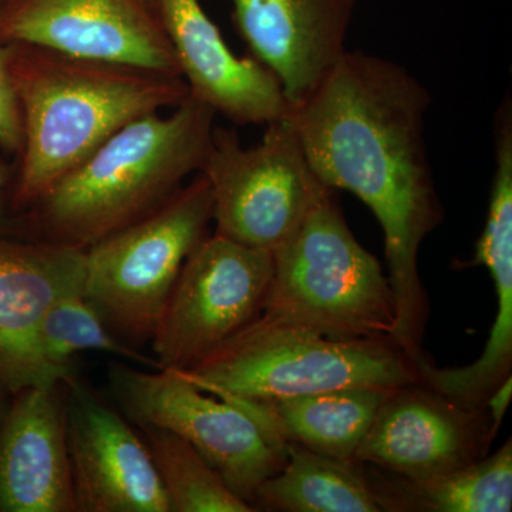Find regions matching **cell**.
<instances>
[{"label": "cell", "instance_id": "26", "mask_svg": "<svg viewBox=\"0 0 512 512\" xmlns=\"http://www.w3.org/2000/svg\"><path fill=\"white\" fill-rule=\"evenodd\" d=\"M8 397L0 396V423H2L3 417H5L6 412L9 409Z\"/></svg>", "mask_w": 512, "mask_h": 512}, {"label": "cell", "instance_id": "3", "mask_svg": "<svg viewBox=\"0 0 512 512\" xmlns=\"http://www.w3.org/2000/svg\"><path fill=\"white\" fill-rule=\"evenodd\" d=\"M215 116L188 96L168 116L131 121L23 212L22 238L86 251L153 214L200 173Z\"/></svg>", "mask_w": 512, "mask_h": 512}, {"label": "cell", "instance_id": "7", "mask_svg": "<svg viewBox=\"0 0 512 512\" xmlns=\"http://www.w3.org/2000/svg\"><path fill=\"white\" fill-rule=\"evenodd\" d=\"M200 174L214 198L215 232L271 252L295 234L330 190L313 173L291 114L266 124L254 147H242L232 128L214 127Z\"/></svg>", "mask_w": 512, "mask_h": 512}, {"label": "cell", "instance_id": "8", "mask_svg": "<svg viewBox=\"0 0 512 512\" xmlns=\"http://www.w3.org/2000/svg\"><path fill=\"white\" fill-rule=\"evenodd\" d=\"M109 387L131 423L183 437L248 504L259 485L285 464L286 447L269 439L249 414L198 389L177 370H140L114 362Z\"/></svg>", "mask_w": 512, "mask_h": 512}, {"label": "cell", "instance_id": "15", "mask_svg": "<svg viewBox=\"0 0 512 512\" xmlns=\"http://www.w3.org/2000/svg\"><path fill=\"white\" fill-rule=\"evenodd\" d=\"M232 23L249 56L284 87L292 110L348 52L359 0H231Z\"/></svg>", "mask_w": 512, "mask_h": 512}, {"label": "cell", "instance_id": "12", "mask_svg": "<svg viewBox=\"0 0 512 512\" xmlns=\"http://www.w3.org/2000/svg\"><path fill=\"white\" fill-rule=\"evenodd\" d=\"M420 384L387 394L357 448V463L406 480H426L483 456L494 439L484 409H467Z\"/></svg>", "mask_w": 512, "mask_h": 512}, {"label": "cell", "instance_id": "17", "mask_svg": "<svg viewBox=\"0 0 512 512\" xmlns=\"http://www.w3.org/2000/svg\"><path fill=\"white\" fill-rule=\"evenodd\" d=\"M0 512H76L63 380L12 397L0 423Z\"/></svg>", "mask_w": 512, "mask_h": 512}, {"label": "cell", "instance_id": "21", "mask_svg": "<svg viewBox=\"0 0 512 512\" xmlns=\"http://www.w3.org/2000/svg\"><path fill=\"white\" fill-rule=\"evenodd\" d=\"M89 350L121 357L148 369H161L156 359L121 342L107 329L80 286L50 306L40 325L37 353L49 382L59 383L72 375L73 357Z\"/></svg>", "mask_w": 512, "mask_h": 512}, {"label": "cell", "instance_id": "25", "mask_svg": "<svg viewBox=\"0 0 512 512\" xmlns=\"http://www.w3.org/2000/svg\"><path fill=\"white\" fill-rule=\"evenodd\" d=\"M10 184V170L5 161L0 160V227H5L6 204H8V190Z\"/></svg>", "mask_w": 512, "mask_h": 512}, {"label": "cell", "instance_id": "2", "mask_svg": "<svg viewBox=\"0 0 512 512\" xmlns=\"http://www.w3.org/2000/svg\"><path fill=\"white\" fill-rule=\"evenodd\" d=\"M9 47L23 121L12 205L22 214L128 123L190 96L183 77L43 47Z\"/></svg>", "mask_w": 512, "mask_h": 512}, {"label": "cell", "instance_id": "23", "mask_svg": "<svg viewBox=\"0 0 512 512\" xmlns=\"http://www.w3.org/2000/svg\"><path fill=\"white\" fill-rule=\"evenodd\" d=\"M22 146V110L10 72V47L0 43V148L20 154Z\"/></svg>", "mask_w": 512, "mask_h": 512}, {"label": "cell", "instance_id": "13", "mask_svg": "<svg viewBox=\"0 0 512 512\" xmlns=\"http://www.w3.org/2000/svg\"><path fill=\"white\" fill-rule=\"evenodd\" d=\"M156 15L191 97L235 124L266 126L292 113L278 77L234 55L200 0H156Z\"/></svg>", "mask_w": 512, "mask_h": 512}, {"label": "cell", "instance_id": "19", "mask_svg": "<svg viewBox=\"0 0 512 512\" xmlns=\"http://www.w3.org/2000/svg\"><path fill=\"white\" fill-rule=\"evenodd\" d=\"M286 512L383 511L369 471L357 461L286 444V461L256 490L252 507ZM256 510V508H255Z\"/></svg>", "mask_w": 512, "mask_h": 512}, {"label": "cell", "instance_id": "16", "mask_svg": "<svg viewBox=\"0 0 512 512\" xmlns=\"http://www.w3.org/2000/svg\"><path fill=\"white\" fill-rule=\"evenodd\" d=\"M495 171L490 208L471 265L493 276L497 315L483 355L471 365L439 369L419 362L423 382L451 402L484 409L488 396L511 376L512 365V119H495Z\"/></svg>", "mask_w": 512, "mask_h": 512}, {"label": "cell", "instance_id": "4", "mask_svg": "<svg viewBox=\"0 0 512 512\" xmlns=\"http://www.w3.org/2000/svg\"><path fill=\"white\" fill-rule=\"evenodd\" d=\"M180 373L212 396L242 400L423 383L417 363L393 340L330 339L264 315Z\"/></svg>", "mask_w": 512, "mask_h": 512}, {"label": "cell", "instance_id": "14", "mask_svg": "<svg viewBox=\"0 0 512 512\" xmlns=\"http://www.w3.org/2000/svg\"><path fill=\"white\" fill-rule=\"evenodd\" d=\"M86 251L55 242L0 238V396L49 382L37 336L47 311L84 285Z\"/></svg>", "mask_w": 512, "mask_h": 512}, {"label": "cell", "instance_id": "11", "mask_svg": "<svg viewBox=\"0 0 512 512\" xmlns=\"http://www.w3.org/2000/svg\"><path fill=\"white\" fill-rule=\"evenodd\" d=\"M63 387L76 512H171L140 431L74 372Z\"/></svg>", "mask_w": 512, "mask_h": 512}, {"label": "cell", "instance_id": "20", "mask_svg": "<svg viewBox=\"0 0 512 512\" xmlns=\"http://www.w3.org/2000/svg\"><path fill=\"white\" fill-rule=\"evenodd\" d=\"M370 477L383 511L510 512L512 441L493 456L426 480L384 478L380 474Z\"/></svg>", "mask_w": 512, "mask_h": 512}, {"label": "cell", "instance_id": "6", "mask_svg": "<svg viewBox=\"0 0 512 512\" xmlns=\"http://www.w3.org/2000/svg\"><path fill=\"white\" fill-rule=\"evenodd\" d=\"M211 221L214 198L200 174L153 214L86 249L84 296L117 339L138 350L151 342L185 259Z\"/></svg>", "mask_w": 512, "mask_h": 512}, {"label": "cell", "instance_id": "24", "mask_svg": "<svg viewBox=\"0 0 512 512\" xmlns=\"http://www.w3.org/2000/svg\"><path fill=\"white\" fill-rule=\"evenodd\" d=\"M512 396V380L511 376L505 382L501 383L493 393L488 396L485 406L490 412L491 431L493 436L497 434L498 427L503 421L505 412H507L508 404L511 402Z\"/></svg>", "mask_w": 512, "mask_h": 512}, {"label": "cell", "instance_id": "1", "mask_svg": "<svg viewBox=\"0 0 512 512\" xmlns=\"http://www.w3.org/2000/svg\"><path fill=\"white\" fill-rule=\"evenodd\" d=\"M429 106L426 87L400 64L346 52L291 113L320 183L352 192L379 221L399 311L397 343L416 363L426 359L429 315L419 252L444 217L424 138Z\"/></svg>", "mask_w": 512, "mask_h": 512}, {"label": "cell", "instance_id": "10", "mask_svg": "<svg viewBox=\"0 0 512 512\" xmlns=\"http://www.w3.org/2000/svg\"><path fill=\"white\" fill-rule=\"evenodd\" d=\"M0 43L183 77L143 0H2Z\"/></svg>", "mask_w": 512, "mask_h": 512}, {"label": "cell", "instance_id": "5", "mask_svg": "<svg viewBox=\"0 0 512 512\" xmlns=\"http://www.w3.org/2000/svg\"><path fill=\"white\" fill-rule=\"evenodd\" d=\"M272 254L274 274L261 315L330 339L397 343L392 285L350 231L335 191H326Z\"/></svg>", "mask_w": 512, "mask_h": 512}, {"label": "cell", "instance_id": "27", "mask_svg": "<svg viewBox=\"0 0 512 512\" xmlns=\"http://www.w3.org/2000/svg\"><path fill=\"white\" fill-rule=\"evenodd\" d=\"M143 2L147 3V5L156 12V0H143Z\"/></svg>", "mask_w": 512, "mask_h": 512}, {"label": "cell", "instance_id": "9", "mask_svg": "<svg viewBox=\"0 0 512 512\" xmlns=\"http://www.w3.org/2000/svg\"><path fill=\"white\" fill-rule=\"evenodd\" d=\"M274 254L215 232L185 259L153 339L161 369L184 372L258 318Z\"/></svg>", "mask_w": 512, "mask_h": 512}, {"label": "cell", "instance_id": "22", "mask_svg": "<svg viewBox=\"0 0 512 512\" xmlns=\"http://www.w3.org/2000/svg\"><path fill=\"white\" fill-rule=\"evenodd\" d=\"M171 512H252L197 448L173 431L140 426Z\"/></svg>", "mask_w": 512, "mask_h": 512}, {"label": "cell", "instance_id": "28", "mask_svg": "<svg viewBox=\"0 0 512 512\" xmlns=\"http://www.w3.org/2000/svg\"><path fill=\"white\" fill-rule=\"evenodd\" d=\"M0 3H2V0H0Z\"/></svg>", "mask_w": 512, "mask_h": 512}, {"label": "cell", "instance_id": "18", "mask_svg": "<svg viewBox=\"0 0 512 512\" xmlns=\"http://www.w3.org/2000/svg\"><path fill=\"white\" fill-rule=\"evenodd\" d=\"M390 392L342 389L278 400H221L249 414L278 446L298 444L322 456L355 461L357 448Z\"/></svg>", "mask_w": 512, "mask_h": 512}]
</instances>
